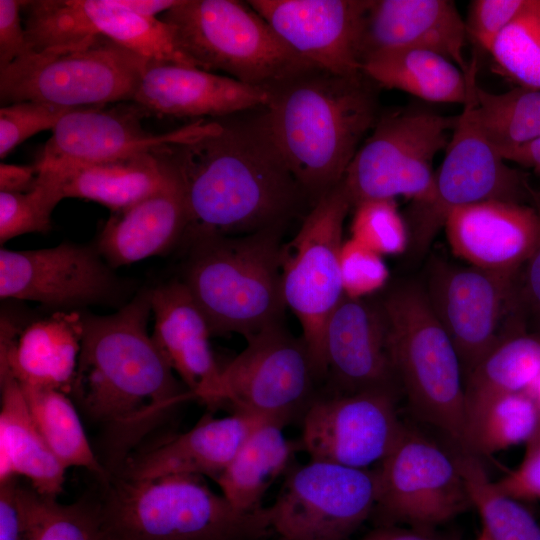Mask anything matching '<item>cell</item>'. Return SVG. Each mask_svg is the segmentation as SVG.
<instances>
[{"label":"cell","mask_w":540,"mask_h":540,"mask_svg":"<svg viewBox=\"0 0 540 540\" xmlns=\"http://www.w3.org/2000/svg\"><path fill=\"white\" fill-rule=\"evenodd\" d=\"M159 150L181 183L189 240L283 228L309 202L272 139L263 107L208 120L195 138Z\"/></svg>","instance_id":"cell-1"},{"label":"cell","mask_w":540,"mask_h":540,"mask_svg":"<svg viewBox=\"0 0 540 540\" xmlns=\"http://www.w3.org/2000/svg\"><path fill=\"white\" fill-rule=\"evenodd\" d=\"M151 290L114 314L83 316L72 392L87 416L109 433L115 459L126 453L173 408L196 399L175 376L147 333Z\"/></svg>","instance_id":"cell-2"},{"label":"cell","mask_w":540,"mask_h":540,"mask_svg":"<svg viewBox=\"0 0 540 540\" xmlns=\"http://www.w3.org/2000/svg\"><path fill=\"white\" fill-rule=\"evenodd\" d=\"M375 86L363 72L311 67L266 88L269 132L311 206L343 180L378 120Z\"/></svg>","instance_id":"cell-3"},{"label":"cell","mask_w":540,"mask_h":540,"mask_svg":"<svg viewBox=\"0 0 540 540\" xmlns=\"http://www.w3.org/2000/svg\"><path fill=\"white\" fill-rule=\"evenodd\" d=\"M104 482L96 504L107 540H262L273 532L266 508L240 511L198 476Z\"/></svg>","instance_id":"cell-4"},{"label":"cell","mask_w":540,"mask_h":540,"mask_svg":"<svg viewBox=\"0 0 540 540\" xmlns=\"http://www.w3.org/2000/svg\"><path fill=\"white\" fill-rule=\"evenodd\" d=\"M240 236L208 235L193 245L183 283L212 334L246 339L281 323L285 305L281 231Z\"/></svg>","instance_id":"cell-5"},{"label":"cell","mask_w":540,"mask_h":540,"mask_svg":"<svg viewBox=\"0 0 540 540\" xmlns=\"http://www.w3.org/2000/svg\"><path fill=\"white\" fill-rule=\"evenodd\" d=\"M379 304L387 324L395 376L413 416L465 450L464 372L425 289L410 283L399 285Z\"/></svg>","instance_id":"cell-6"},{"label":"cell","mask_w":540,"mask_h":540,"mask_svg":"<svg viewBox=\"0 0 540 540\" xmlns=\"http://www.w3.org/2000/svg\"><path fill=\"white\" fill-rule=\"evenodd\" d=\"M160 20L194 67L221 71L245 84L267 88L314 67L247 2L179 0Z\"/></svg>","instance_id":"cell-7"},{"label":"cell","mask_w":540,"mask_h":540,"mask_svg":"<svg viewBox=\"0 0 540 540\" xmlns=\"http://www.w3.org/2000/svg\"><path fill=\"white\" fill-rule=\"evenodd\" d=\"M151 61L104 36L32 51L0 69V100L68 108L133 100Z\"/></svg>","instance_id":"cell-8"},{"label":"cell","mask_w":540,"mask_h":540,"mask_svg":"<svg viewBox=\"0 0 540 540\" xmlns=\"http://www.w3.org/2000/svg\"><path fill=\"white\" fill-rule=\"evenodd\" d=\"M353 207L343 181L310 207L281 252L282 291L302 328L318 379L327 375V322L344 297L340 252L343 224Z\"/></svg>","instance_id":"cell-9"},{"label":"cell","mask_w":540,"mask_h":540,"mask_svg":"<svg viewBox=\"0 0 540 540\" xmlns=\"http://www.w3.org/2000/svg\"><path fill=\"white\" fill-rule=\"evenodd\" d=\"M476 75L477 69L473 68L468 75L467 100L435 172L430 196L411 203L408 209L406 223L415 253L429 247L456 208L488 200L535 206L540 195L531 186L528 174L508 165L476 124L471 105V84Z\"/></svg>","instance_id":"cell-10"},{"label":"cell","mask_w":540,"mask_h":540,"mask_svg":"<svg viewBox=\"0 0 540 540\" xmlns=\"http://www.w3.org/2000/svg\"><path fill=\"white\" fill-rule=\"evenodd\" d=\"M457 120L425 110L379 116L342 180L353 207L399 196L426 200L434 186L433 161L449 145Z\"/></svg>","instance_id":"cell-11"},{"label":"cell","mask_w":540,"mask_h":540,"mask_svg":"<svg viewBox=\"0 0 540 540\" xmlns=\"http://www.w3.org/2000/svg\"><path fill=\"white\" fill-rule=\"evenodd\" d=\"M375 471L378 526L434 530L472 509L456 447L416 428L406 425Z\"/></svg>","instance_id":"cell-12"},{"label":"cell","mask_w":540,"mask_h":540,"mask_svg":"<svg viewBox=\"0 0 540 540\" xmlns=\"http://www.w3.org/2000/svg\"><path fill=\"white\" fill-rule=\"evenodd\" d=\"M376 500L375 469L310 460L290 470L266 509L282 540H347L373 515Z\"/></svg>","instance_id":"cell-13"},{"label":"cell","mask_w":540,"mask_h":540,"mask_svg":"<svg viewBox=\"0 0 540 540\" xmlns=\"http://www.w3.org/2000/svg\"><path fill=\"white\" fill-rule=\"evenodd\" d=\"M246 340L244 350L221 368L217 405L287 424L313 401L318 377L307 347L282 322Z\"/></svg>","instance_id":"cell-14"},{"label":"cell","mask_w":540,"mask_h":540,"mask_svg":"<svg viewBox=\"0 0 540 540\" xmlns=\"http://www.w3.org/2000/svg\"><path fill=\"white\" fill-rule=\"evenodd\" d=\"M396 390L370 389L314 399L304 412L301 446L312 461L369 469L400 439Z\"/></svg>","instance_id":"cell-15"},{"label":"cell","mask_w":540,"mask_h":540,"mask_svg":"<svg viewBox=\"0 0 540 540\" xmlns=\"http://www.w3.org/2000/svg\"><path fill=\"white\" fill-rule=\"evenodd\" d=\"M22 14L32 51L99 35L151 62L194 67L162 20L133 13L116 0L22 1Z\"/></svg>","instance_id":"cell-16"},{"label":"cell","mask_w":540,"mask_h":540,"mask_svg":"<svg viewBox=\"0 0 540 540\" xmlns=\"http://www.w3.org/2000/svg\"><path fill=\"white\" fill-rule=\"evenodd\" d=\"M425 292L466 377L503 338L498 331L513 298V276L436 260Z\"/></svg>","instance_id":"cell-17"},{"label":"cell","mask_w":540,"mask_h":540,"mask_svg":"<svg viewBox=\"0 0 540 540\" xmlns=\"http://www.w3.org/2000/svg\"><path fill=\"white\" fill-rule=\"evenodd\" d=\"M81 107L66 114L52 130L37 161L39 169H60L150 152L189 141L207 127V119L153 134L144 129L147 114L134 103L111 109Z\"/></svg>","instance_id":"cell-18"},{"label":"cell","mask_w":540,"mask_h":540,"mask_svg":"<svg viewBox=\"0 0 540 540\" xmlns=\"http://www.w3.org/2000/svg\"><path fill=\"white\" fill-rule=\"evenodd\" d=\"M306 62L338 75L362 73L359 40L369 0H249Z\"/></svg>","instance_id":"cell-19"},{"label":"cell","mask_w":540,"mask_h":540,"mask_svg":"<svg viewBox=\"0 0 540 540\" xmlns=\"http://www.w3.org/2000/svg\"><path fill=\"white\" fill-rule=\"evenodd\" d=\"M114 287V276L99 253L84 246L0 250L2 299L74 307L101 301Z\"/></svg>","instance_id":"cell-20"},{"label":"cell","mask_w":540,"mask_h":540,"mask_svg":"<svg viewBox=\"0 0 540 540\" xmlns=\"http://www.w3.org/2000/svg\"><path fill=\"white\" fill-rule=\"evenodd\" d=\"M443 229L469 265L514 276L540 244V195L535 206L488 200L456 208Z\"/></svg>","instance_id":"cell-21"},{"label":"cell","mask_w":540,"mask_h":540,"mask_svg":"<svg viewBox=\"0 0 540 540\" xmlns=\"http://www.w3.org/2000/svg\"><path fill=\"white\" fill-rule=\"evenodd\" d=\"M465 21L449 0H369L364 14L359 60L379 52L412 48L440 54L467 75Z\"/></svg>","instance_id":"cell-22"},{"label":"cell","mask_w":540,"mask_h":540,"mask_svg":"<svg viewBox=\"0 0 540 540\" xmlns=\"http://www.w3.org/2000/svg\"><path fill=\"white\" fill-rule=\"evenodd\" d=\"M266 88L196 67L150 62L133 102L147 114L205 119L221 118L264 107Z\"/></svg>","instance_id":"cell-23"},{"label":"cell","mask_w":540,"mask_h":540,"mask_svg":"<svg viewBox=\"0 0 540 540\" xmlns=\"http://www.w3.org/2000/svg\"><path fill=\"white\" fill-rule=\"evenodd\" d=\"M327 375L351 394L370 389L396 390L387 324L380 304L344 295L325 332Z\"/></svg>","instance_id":"cell-24"},{"label":"cell","mask_w":540,"mask_h":540,"mask_svg":"<svg viewBox=\"0 0 540 540\" xmlns=\"http://www.w3.org/2000/svg\"><path fill=\"white\" fill-rule=\"evenodd\" d=\"M267 420L272 419L240 412L203 417L188 431L128 457L117 475L134 480L207 475L216 480L250 434Z\"/></svg>","instance_id":"cell-25"},{"label":"cell","mask_w":540,"mask_h":540,"mask_svg":"<svg viewBox=\"0 0 540 540\" xmlns=\"http://www.w3.org/2000/svg\"><path fill=\"white\" fill-rule=\"evenodd\" d=\"M152 338L196 399L217 405L221 368L213 356L211 331L183 282L151 290Z\"/></svg>","instance_id":"cell-26"},{"label":"cell","mask_w":540,"mask_h":540,"mask_svg":"<svg viewBox=\"0 0 540 540\" xmlns=\"http://www.w3.org/2000/svg\"><path fill=\"white\" fill-rule=\"evenodd\" d=\"M0 332V366L20 384L70 392L81 350L82 315L58 311L23 330L2 316Z\"/></svg>","instance_id":"cell-27"},{"label":"cell","mask_w":540,"mask_h":540,"mask_svg":"<svg viewBox=\"0 0 540 540\" xmlns=\"http://www.w3.org/2000/svg\"><path fill=\"white\" fill-rule=\"evenodd\" d=\"M188 214L179 178L158 193L114 212L98 239L99 255L112 267L167 252L184 237Z\"/></svg>","instance_id":"cell-28"},{"label":"cell","mask_w":540,"mask_h":540,"mask_svg":"<svg viewBox=\"0 0 540 540\" xmlns=\"http://www.w3.org/2000/svg\"><path fill=\"white\" fill-rule=\"evenodd\" d=\"M48 170L58 179L65 198L98 202L112 212L125 210L158 193L177 179L159 149L119 158Z\"/></svg>","instance_id":"cell-29"},{"label":"cell","mask_w":540,"mask_h":540,"mask_svg":"<svg viewBox=\"0 0 540 540\" xmlns=\"http://www.w3.org/2000/svg\"><path fill=\"white\" fill-rule=\"evenodd\" d=\"M0 386V483L22 476L39 494L57 498L67 468L36 426L19 382L3 366Z\"/></svg>","instance_id":"cell-30"},{"label":"cell","mask_w":540,"mask_h":540,"mask_svg":"<svg viewBox=\"0 0 540 540\" xmlns=\"http://www.w3.org/2000/svg\"><path fill=\"white\" fill-rule=\"evenodd\" d=\"M361 70L377 86L429 102L464 105L468 97V74L429 50L401 48L379 52L366 58Z\"/></svg>","instance_id":"cell-31"},{"label":"cell","mask_w":540,"mask_h":540,"mask_svg":"<svg viewBox=\"0 0 540 540\" xmlns=\"http://www.w3.org/2000/svg\"><path fill=\"white\" fill-rule=\"evenodd\" d=\"M285 425L267 420L258 426L215 480L236 509L262 508L266 491L287 469L297 446L286 438Z\"/></svg>","instance_id":"cell-32"},{"label":"cell","mask_w":540,"mask_h":540,"mask_svg":"<svg viewBox=\"0 0 540 540\" xmlns=\"http://www.w3.org/2000/svg\"><path fill=\"white\" fill-rule=\"evenodd\" d=\"M540 374V335L500 339L465 377L467 415L496 396L528 392Z\"/></svg>","instance_id":"cell-33"},{"label":"cell","mask_w":540,"mask_h":540,"mask_svg":"<svg viewBox=\"0 0 540 540\" xmlns=\"http://www.w3.org/2000/svg\"><path fill=\"white\" fill-rule=\"evenodd\" d=\"M20 386L36 426L58 460L66 468H85L106 481L110 473L94 453L77 409L66 393L47 387Z\"/></svg>","instance_id":"cell-34"},{"label":"cell","mask_w":540,"mask_h":540,"mask_svg":"<svg viewBox=\"0 0 540 540\" xmlns=\"http://www.w3.org/2000/svg\"><path fill=\"white\" fill-rule=\"evenodd\" d=\"M474 120L498 151L512 149L540 137V90L517 86L503 93L471 84Z\"/></svg>","instance_id":"cell-35"},{"label":"cell","mask_w":540,"mask_h":540,"mask_svg":"<svg viewBox=\"0 0 540 540\" xmlns=\"http://www.w3.org/2000/svg\"><path fill=\"white\" fill-rule=\"evenodd\" d=\"M538 428V411L528 392L489 399L467 415L466 448L478 457L528 445Z\"/></svg>","instance_id":"cell-36"},{"label":"cell","mask_w":540,"mask_h":540,"mask_svg":"<svg viewBox=\"0 0 540 540\" xmlns=\"http://www.w3.org/2000/svg\"><path fill=\"white\" fill-rule=\"evenodd\" d=\"M472 509L481 518L490 540H540V523L517 500L500 491L480 461V457L457 448Z\"/></svg>","instance_id":"cell-37"},{"label":"cell","mask_w":540,"mask_h":540,"mask_svg":"<svg viewBox=\"0 0 540 540\" xmlns=\"http://www.w3.org/2000/svg\"><path fill=\"white\" fill-rule=\"evenodd\" d=\"M26 515V540H107L97 504H62L19 484Z\"/></svg>","instance_id":"cell-38"},{"label":"cell","mask_w":540,"mask_h":540,"mask_svg":"<svg viewBox=\"0 0 540 540\" xmlns=\"http://www.w3.org/2000/svg\"><path fill=\"white\" fill-rule=\"evenodd\" d=\"M489 53L518 86L540 90V0L525 1Z\"/></svg>","instance_id":"cell-39"},{"label":"cell","mask_w":540,"mask_h":540,"mask_svg":"<svg viewBox=\"0 0 540 540\" xmlns=\"http://www.w3.org/2000/svg\"><path fill=\"white\" fill-rule=\"evenodd\" d=\"M61 185L48 170H39L32 190L24 193L0 192V242L26 233H47L51 216L64 199Z\"/></svg>","instance_id":"cell-40"},{"label":"cell","mask_w":540,"mask_h":540,"mask_svg":"<svg viewBox=\"0 0 540 540\" xmlns=\"http://www.w3.org/2000/svg\"><path fill=\"white\" fill-rule=\"evenodd\" d=\"M353 208L351 238L382 256L406 250L410 244L409 230L395 200H367Z\"/></svg>","instance_id":"cell-41"},{"label":"cell","mask_w":540,"mask_h":540,"mask_svg":"<svg viewBox=\"0 0 540 540\" xmlns=\"http://www.w3.org/2000/svg\"><path fill=\"white\" fill-rule=\"evenodd\" d=\"M74 109L77 108L41 101H22L2 106L0 158H5L16 146L31 136L44 130H53L58 122Z\"/></svg>","instance_id":"cell-42"},{"label":"cell","mask_w":540,"mask_h":540,"mask_svg":"<svg viewBox=\"0 0 540 540\" xmlns=\"http://www.w3.org/2000/svg\"><path fill=\"white\" fill-rule=\"evenodd\" d=\"M340 268L344 295L350 298H364L380 290L389 278L383 256L353 238L342 244Z\"/></svg>","instance_id":"cell-43"},{"label":"cell","mask_w":540,"mask_h":540,"mask_svg":"<svg viewBox=\"0 0 540 540\" xmlns=\"http://www.w3.org/2000/svg\"><path fill=\"white\" fill-rule=\"evenodd\" d=\"M526 0H473L470 2L466 31L477 45L489 52L502 31L516 17Z\"/></svg>","instance_id":"cell-44"},{"label":"cell","mask_w":540,"mask_h":540,"mask_svg":"<svg viewBox=\"0 0 540 540\" xmlns=\"http://www.w3.org/2000/svg\"><path fill=\"white\" fill-rule=\"evenodd\" d=\"M21 14L22 1L0 0V69L32 52Z\"/></svg>","instance_id":"cell-45"},{"label":"cell","mask_w":540,"mask_h":540,"mask_svg":"<svg viewBox=\"0 0 540 540\" xmlns=\"http://www.w3.org/2000/svg\"><path fill=\"white\" fill-rule=\"evenodd\" d=\"M495 485L517 500H540V446L525 452L522 463L496 481Z\"/></svg>","instance_id":"cell-46"},{"label":"cell","mask_w":540,"mask_h":540,"mask_svg":"<svg viewBox=\"0 0 540 540\" xmlns=\"http://www.w3.org/2000/svg\"><path fill=\"white\" fill-rule=\"evenodd\" d=\"M25 510L15 479L0 483V540H26Z\"/></svg>","instance_id":"cell-47"},{"label":"cell","mask_w":540,"mask_h":540,"mask_svg":"<svg viewBox=\"0 0 540 540\" xmlns=\"http://www.w3.org/2000/svg\"><path fill=\"white\" fill-rule=\"evenodd\" d=\"M39 174L36 163L31 165L0 164V192L24 193L33 189Z\"/></svg>","instance_id":"cell-48"},{"label":"cell","mask_w":540,"mask_h":540,"mask_svg":"<svg viewBox=\"0 0 540 540\" xmlns=\"http://www.w3.org/2000/svg\"><path fill=\"white\" fill-rule=\"evenodd\" d=\"M361 540H451L442 538L434 530H422L398 525H379Z\"/></svg>","instance_id":"cell-49"},{"label":"cell","mask_w":540,"mask_h":540,"mask_svg":"<svg viewBox=\"0 0 540 540\" xmlns=\"http://www.w3.org/2000/svg\"><path fill=\"white\" fill-rule=\"evenodd\" d=\"M498 152L507 162L528 167L540 176V137L519 147Z\"/></svg>","instance_id":"cell-50"},{"label":"cell","mask_w":540,"mask_h":540,"mask_svg":"<svg viewBox=\"0 0 540 540\" xmlns=\"http://www.w3.org/2000/svg\"><path fill=\"white\" fill-rule=\"evenodd\" d=\"M526 295L534 311L540 317V244L525 264Z\"/></svg>","instance_id":"cell-51"},{"label":"cell","mask_w":540,"mask_h":540,"mask_svg":"<svg viewBox=\"0 0 540 540\" xmlns=\"http://www.w3.org/2000/svg\"><path fill=\"white\" fill-rule=\"evenodd\" d=\"M121 7L145 17L156 18L174 7L179 0H116Z\"/></svg>","instance_id":"cell-52"},{"label":"cell","mask_w":540,"mask_h":540,"mask_svg":"<svg viewBox=\"0 0 540 540\" xmlns=\"http://www.w3.org/2000/svg\"><path fill=\"white\" fill-rule=\"evenodd\" d=\"M528 393L533 398L538 411V428L532 441L526 445V452L531 451L540 446V374Z\"/></svg>","instance_id":"cell-53"},{"label":"cell","mask_w":540,"mask_h":540,"mask_svg":"<svg viewBox=\"0 0 540 540\" xmlns=\"http://www.w3.org/2000/svg\"><path fill=\"white\" fill-rule=\"evenodd\" d=\"M475 540H490V539L487 536V534L485 533V531L483 529H481L480 533L478 534V536L476 537Z\"/></svg>","instance_id":"cell-54"},{"label":"cell","mask_w":540,"mask_h":540,"mask_svg":"<svg viewBox=\"0 0 540 540\" xmlns=\"http://www.w3.org/2000/svg\"><path fill=\"white\" fill-rule=\"evenodd\" d=\"M451 540H459V538L453 536L451 537Z\"/></svg>","instance_id":"cell-55"}]
</instances>
